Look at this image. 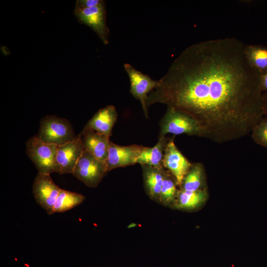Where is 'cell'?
I'll return each mask as SVG.
<instances>
[{
  "mask_svg": "<svg viewBox=\"0 0 267 267\" xmlns=\"http://www.w3.org/2000/svg\"><path fill=\"white\" fill-rule=\"evenodd\" d=\"M117 118L115 107L108 105L100 109L88 122L85 128L110 137Z\"/></svg>",
  "mask_w": 267,
  "mask_h": 267,
  "instance_id": "4fadbf2b",
  "label": "cell"
},
{
  "mask_svg": "<svg viewBox=\"0 0 267 267\" xmlns=\"http://www.w3.org/2000/svg\"><path fill=\"white\" fill-rule=\"evenodd\" d=\"M141 167L145 192L152 201L159 203L166 170L147 165H141Z\"/></svg>",
  "mask_w": 267,
  "mask_h": 267,
  "instance_id": "5bb4252c",
  "label": "cell"
},
{
  "mask_svg": "<svg viewBox=\"0 0 267 267\" xmlns=\"http://www.w3.org/2000/svg\"><path fill=\"white\" fill-rule=\"evenodd\" d=\"M145 146L137 144L121 146L110 142L106 164L108 172L114 169L134 165Z\"/></svg>",
  "mask_w": 267,
  "mask_h": 267,
  "instance_id": "30bf717a",
  "label": "cell"
},
{
  "mask_svg": "<svg viewBox=\"0 0 267 267\" xmlns=\"http://www.w3.org/2000/svg\"><path fill=\"white\" fill-rule=\"evenodd\" d=\"M26 153L36 166L38 173L50 175L59 174L56 161L58 145L45 143L37 135L28 140L26 144Z\"/></svg>",
  "mask_w": 267,
  "mask_h": 267,
  "instance_id": "7a4b0ae2",
  "label": "cell"
},
{
  "mask_svg": "<svg viewBox=\"0 0 267 267\" xmlns=\"http://www.w3.org/2000/svg\"><path fill=\"white\" fill-rule=\"evenodd\" d=\"M192 164L176 146L174 136L171 138L165 149L163 166L175 178L179 187Z\"/></svg>",
  "mask_w": 267,
  "mask_h": 267,
  "instance_id": "9c48e42d",
  "label": "cell"
},
{
  "mask_svg": "<svg viewBox=\"0 0 267 267\" xmlns=\"http://www.w3.org/2000/svg\"><path fill=\"white\" fill-rule=\"evenodd\" d=\"M207 189L189 191L179 189L174 209L191 211L200 208L207 201Z\"/></svg>",
  "mask_w": 267,
  "mask_h": 267,
  "instance_id": "9a60e30c",
  "label": "cell"
},
{
  "mask_svg": "<svg viewBox=\"0 0 267 267\" xmlns=\"http://www.w3.org/2000/svg\"><path fill=\"white\" fill-rule=\"evenodd\" d=\"M61 189L50 175L38 173L33 185V193L37 203L48 215L53 214L54 206Z\"/></svg>",
  "mask_w": 267,
  "mask_h": 267,
  "instance_id": "ba28073f",
  "label": "cell"
},
{
  "mask_svg": "<svg viewBox=\"0 0 267 267\" xmlns=\"http://www.w3.org/2000/svg\"><path fill=\"white\" fill-rule=\"evenodd\" d=\"M124 67L130 79V92L134 98L140 101L144 115L148 118L146 104L148 93L158 87L159 80L152 79L129 63H125Z\"/></svg>",
  "mask_w": 267,
  "mask_h": 267,
  "instance_id": "52a82bcc",
  "label": "cell"
},
{
  "mask_svg": "<svg viewBox=\"0 0 267 267\" xmlns=\"http://www.w3.org/2000/svg\"><path fill=\"white\" fill-rule=\"evenodd\" d=\"M74 14L79 22L90 27L98 36L104 44L109 43V29L106 24L105 1L91 7L75 5Z\"/></svg>",
  "mask_w": 267,
  "mask_h": 267,
  "instance_id": "8992f818",
  "label": "cell"
},
{
  "mask_svg": "<svg viewBox=\"0 0 267 267\" xmlns=\"http://www.w3.org/2000/svg\"><path fill=\"white\" fill-rule=\"evenodd\" d=\"M102 0H78L75 5L82 7H91L99 5Z\"/></svg>",
  "mask_w": 267,
  "mask_h": 267,
  "instance_id": "7402d4cb",
  "label": "cell"
},
{
  "mask_svg": "<svg viewBox=\"0 0 267 267\" xmlns=\"http://www.w3.org/2000/svg\"><path fill=\"white\" fill-rule=\"evenodd\" d=\"M85 148L79 134L72 141L58 146L56 161L59 174H72Z\"/></svg>",
  "mask_w": 267,
  "mask_h": 267,
  "instance_id": "8fae6325",
  "label": "cell"
},
{
  "mask_svg": "<svg viewBox=\"0 0 267 267\" xmlns=\"http://www.w3.org/2000/svg\"><path fill=\"white\" fill-rule=\"evenodd\" d=\"M251 133L252 139L256 143L267 148V117L264 116Z\"/></svg>",
  "mask_w": 267,
  "mask_h": 267,
  "instance_id": "44dd1931",
  "label": "cell"
},
{
  "mask_svg": "<svg viewBox=\"0 0 267 267\" xmlns=\"http://www.w3.org/2000/svg\"><path fill=\"white\" fill-rule=\"evenodd\" d=\"M36 135L45 143L58 146L71 141L77 137L71 123L55 115H47L41 119Z\"/></svg>",
  "mask_w": 267,
  "mask_h": 267,
  "instance_id": "3957f363",
  "label": "cell"
},
{
  "mask_svg": "<svg viewBox=\"0 0 267 267\" xmlns=\"http://www.w3.org/2000/svg\"><path fill=\"white\" fill-rule=\"evenodd\" d=\"M171 138L166 136L159 138L157 144L153 147H145L137 159L136 163L147 165L162 169L163 159L165 148Z\"/></svg>",
  "mask_w": 267,
  "mask_h": 267,
  "instance_id": "2e32d148",
  "label": "cell"
},
{
  "mask_svg": "<svg viewBox=\"0 0 267 267\" xmlns=\"http://www.w3.org/2000/svg\"><path fill=\"white\" fill-rule=\"evenodd\" d=\"M245 46L225 38L188 46L149 93L147 108L163 103L186 113L201 137L217 143L248 135L264 114L260 75L248 63Z\"/></svg>",
  "mask_w": 267,
  "mask_h": 267,
  "instance_id": "6da1fadb",
  "label": "cell"
},
{
  "mask_svg": "<svg viewBox=\"0 0 267 267\" xmlns=\"http://www.w3.org/2000/svg\"><path fill=\"white\" fill-rule=\"evenodd\" d=\"M206 173L201 163H192L190 169L184 177L179 189L196 191L207 189Z\"/></svg>",
  "mask_w": 267,
  "mask_h": 267,
  "instance_id": "e0dca14e",
  "label": "cell"
},
{
  "mask_svg": "<svg viewBox=\"0 0 267 267\" xmlns=\"http://www.w3.org/2000/svg\"><path fill=\"white\" fill-rule=\"evenodd\" d=\"M260 84L262 93H267V72L260 75Z\"/></svg>",
  "mask_w": 267,
  "mask_h": 267,
  "instance_id": "603a6c76",
  "label": "cell"
},
{
  "mask_svg": "<svg viewBox=\"0 0 267 267\" xmlns=\"http://www.w3.org/2000/svg\"><path fill=\"white\" fill-rule=\"evenodd\" d=\"M79 135L85 149L97 159L106 162L110 137L85 127Z\"/></svg>",
  "mask_w": 267,
  "mask_h": 267,
  "instance_id": "7c38bea8",
  "label": "cell"
},
{
  "mask_svg": "<svg viewBox=\"0 0 267 267\" xmlns=\"http://www.w3.org/2000/svg\"><path fill=\"white\" fill-rule=\"evenodd\" d=\"M107 172L106 162L97 159L85 149L72 174L86 185L94 188Z\"/></svg>",
  "mask_w": 267,
  "mask_h": 267,
  "instance_id": "5b68a950",
  "label": "cell"
},
{
  "mask_svg": "<svg viewBox=\"0 0 267 267\" xmlns=\"http://www.w3.org/2000/svg\"><path fill=\"white\" fill-rule=\"evenodd\" d=\"M245 54L250 67L259 75L267 72V46L245 44Z\"/></svg>",
  "mask_w": 267,
  "mask_h": 267,
  "instance_id": "ac0fdd59",
  "label": "cell"
},
{
  "mask_svg": "<svg viewBox=\"0 0 267 267\" xmlns=\"http://www.w3.org/2000/svg\"><path fill=\"white\" fill-rule=\"evenodd\" d=\"M179 190L175 178L166 170L158 203L174 209Z\"/></svg>",
  "mask_w": 267,
  "mask_h": 267,
  "instance_id": "d6986e66",
  "label": "cell"
},
{
  "mask_svg": "<svg viewBox=\"0 0 267 267\" xmlns=\"http://www.w3.org/2000/svg\"><path fill=\"white\" fill-rule=\"evenodd\" d=\"M86 197L78 193L61 189L53 209V214L63 213L82 204Z\"/></svg>",
  "mask_w": 267,
  "mask_h": 267,
  "instance_id": "ffe728a7",
  "label": "cell"
},
{
  "mask_svg": "<svg viewBox=\"0 0 267 267\" xmlns=\"http://www.w3.org/2000/svg\"><path fill=\"white\" fill-rule=\"evenodd\" d=\"M262 108L264 116L267 117V93H262Z\"/></svg>",
  "mask_w": 267,
  "mask_h": 267,
  "instance_id": "cb8c5ba5",
  "label": "cell"
},
{
  "mask_svg": "<svg viewBox=\"0 0 267 267\" xmlns=\"http://www.w3.org/2000/svg\"><path fill=\"white\" fill-rule=\"evenodd\" d=\"M159 138L168 134L174 135L185 134L201 137V131L197 121L191 116L171 107L160 122Z\"/></svg>",
  "mask_w": 267,
  "mask_h": 267,
  "instance_id": "277c9868",
  "label": "cell"
}]
</instances>
